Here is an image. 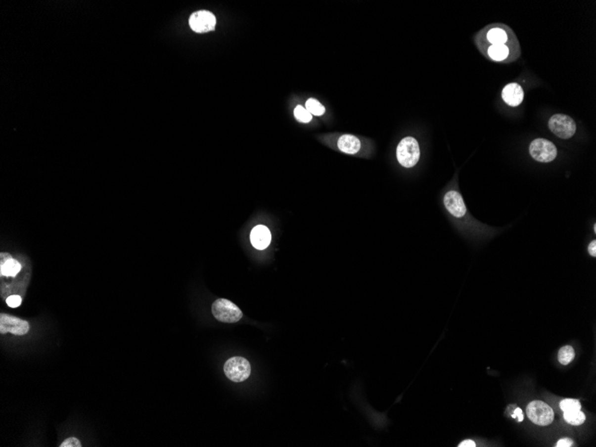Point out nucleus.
Masks as SVG:
<instances>
[{"label":"nucleus","instance_id":"obj_23","mask_svg":"<svg viewBox=\"0 0 596 447\" xmlns=\"http://www.w3.org/2000/svg\"><path fill=\"white\" fill-rule=\"evenodd\" d=\"M572 441L569 438H562L557 443L556 447H569L572 446Z\"/></svg>","mask_w":596,"mask_h":447},{"label":"nucleus","instance_id":"obj_25","mask_svg":"<svg viewBox=\"0 0 596 447\" xmlns=\"http://www.w3.org/2000/svg\"><path fill=\"white\" fill-rule=\"evenodd\" d=\"M588 253H589V254H590V256H593V257H596V240H593V241H592L591 243H590V245H589V247H588Z\"/></svg>","mask_w":596,"mask_h":447},{"label":"nucleus","instance_id":"obj_10","mask_svg":"<svg viewBox=\"0 0 596 447\" xmlns=\"http://www.w3.org/2000/svg\"><path fill=\"white\" fill-rule=\"evenodd\" d=\"M250 240L255 248L258 250H264L268 247L272 241V234L266 226L258 225L251 231Z\"/></svg>","mask_w":596,"mask_h":447},{"label":"nucleus","instance_id":"obj_27","mask_svg":"<svg viewBox=\"0 0 596 447\" xmlns=\"http://www.w3.org/2000/svg\"><path fill=\"white\" fill-rule=\"evenodd\" d=\"M595 231L596 232V225H595Z\"/></svg>","mask_w":596,"mask_h":447},{"label":"nucleus","instance_id":"obj_12","mask_svg":"<svg viewBox=\"0 0 596 447\" xmlns=\"http://www.w3.org/2000/svg\"><path fill=\"white\" fill-rule=\"evenodd\" d=\"M22 265L7 253H1L0 273L5 277H15L21 271Z\"/></svg>","mask_w":596,"mask_h":447},{"label":"nucleus","instance_id":"obj_24","mask_svg":"<svg viewBox=\"0 0 596 447\" xmlns=\"http://www.w3.org/2000/svg\"><path fill=\"white\" fill-rule=\"evenodd\" d=\"M512 418H516V419H517V420H518V421H519V422H521V421H522V420H523V419H524L523 413H522V410H521V409H520V408H517V409H516V410H515L514 413H513V414H512Z\"/></svg>","mask_w":596,"mask_h":447},{"label":"nucleus","instance_id":"obj_1","mask_svg":"<svg viewBox=\"0 0 596 447\" xmlns=\"http://www.w3.org/2000/svg\"><path fill=\"white\" fill-rule=\"evenodd\" d=\"M420 156L419 143L414 137H406L401 140L396 148V157L402 166L412 168L419 162Z\"/></svg>","mask_w":596,"mask_h":447},{"label":"nucleus","instance_id":"obj_13","mask_svg":"<svg viewBox=\"0 0 596 447\" xmlns=\"http://www.w3.org/2000/svg\"><path fill=\"white\" fill-rule=\"evenodd\" d=\"M361 141L359 138L350 134L342 135L337 140V147L339 150L348 155H355L361 149Z\"/></svg>","mask_w":596,"mask_h":447},{"label":"nucleus","instance_id":"obj_18","mask_svg":"<svg viewBox=\"0 0 596 447\" xmlns=\"http://www.w3.org/2000/svg\"><path fill=\"white\" fill-rule=\"evenodd\" d=\"M575 357V351L573 347L570 346L561 347L558 354V359L562 365H568L571 362Z\"/></svg>","mask_w":596,"mask_h":447},{"label":"nucleus","instance_id":"obj_21","mask_svg":"<svg viewBox=\"0 0 596 447\" xmlns=\"http://www.w3.org/2000/svg\"><path fill=\"white\" fill-rule=\"evenodd\" d=\"M5 303L11 308H17L22 305V297L18 295H12L6 298Z\"/></svg>","mask_w":596,"mask_h":447},{"label":"nucleus","instance_id":"obj_19","mask_svg":"<svg viewBox=\"0 0 596 447\" xmlns=\"http://www.w3.org/2000/svg\"><path fill=\"white\" fill-rule=\"evenodd\" d=\"M294 115L296 117L297 121H299L301 123L307 124L310 123L313 119V115L310 114L308 110L305 109V107H303L302 105H297L295 110H294Z\"/></svg>","mask_w":596,"mask_h":447},{"label":"nucleus","instance_id":"obj_5","mask_svg":"<svg viewBox=\"0 0 596 447\" xmlns=\"http://www.w3.org/2000/svg\"><path fill=\"white\" fill-rule=\"evenodd\" d=\"M529 153L537 162L550 163L557 156V148L552 142L546 138H536L529 146Z\"/></svg>","mask_w":596,"mask_h":447},{"label":"nucleus","instance_id":"obj_11","mask_svg":"<svg viewBox=\"0 0 596 447\" xmlns=\"http://www.w3.org/2000/svg\"><path fill=\"white\" fill-rule=\"evenodd\" d=\"M503 99L510 106H518L524 99V91L518 83H509L504 88L502 92Z\"/></svg>","mask_w":596,"mask_h":447},{"label":"nucleus","instance_id":"obj_26","mask_svg":"<svg viewBox=\"0 0 596 447\" xmlns=\"http://www.w3.org/2000/svg\"><path fill=\"white\" fill-rule=\"evenodd\" d=\"M459 447H475L476 444L472 440H465L463 442L460 443L458 446Z\"/></svg>","mask_w":596,"mask_h":447},{"label":"nucleus","instance_id":"obj_15","mask_svg":"<svg viewBox=\"0 0 596 447\" xmlns=\"http://www.w3.org/2000/svg\"><path fill=\"white\" fill-rule=\"evenodd\" d=\"M509 47L506 45H492L488 48V54L492 60L501 62L505 60L509 55Z\"/></svg>","mask_w":596,"mask_h":447},{"label":"nucleus","instance_id":"obj_3","mask_svg":"<svg viewBox=\"0 0 596 447\" xmlns=\"http://www.w3.org/2000/svg\"><path fill=\"white\" fill-rule=\"evenodd\" d=\"M224 373L228 379L234 382H243L249 378L251 366L249 361L243 357H232L225 362Z\"/></svg>","mask_w":596,"mask_h":447},{"label":"nucleus","instance_id":"obj_6","mask_svg":"<svg viewBox=\"0 0 596 447\" xmlns=\"http://www.w3.org/2000/svg\"><path fill=\"white\" fill-rule=\"evenodd\" d=\"M528 417L535 424L547 426L554 419V412L550 406L542 401L531 402L527 406Z\"/></svg>","mask_w":596,"mask_h":447},{"label":"nucleus","instance_id":"obj_14","mask_svg":"<svg viewBox=\"0 0 596 447\" xmlns=\"http://www.w3.org/2000/svg\"><path fill=\"white\" fill-rule=\"evenodd\" d=\"M487 41L490 42L492 45H505L508 41V34L505 30L498 26L492 28L491 30L487 32Z\"/></svg>","mask_w":596,"mask_h":447},{"label":"nucleus","instance_id":"obj_22","mask_svg":"<svg viewBox=\"0 0 596 447\" xmlns=\"http://www.w3.org/2000/svg\"><path fill=\"white\" fill-rule=\"evenodd\" d=\"M60 447H81L82 444L76 438H69L59 446Z\"/></svg>","mask_w":596,"mask_h":447},{"label":"nucleus","instance_id":"obj_17","mask_svg":"<svg viewBox=\"0 0 596 447\" xmlns=\"http://www.w3.org/2000/svg\"><path fill=\"white\" fill-rule=\"evenodd\" d=\"M305 109L308 110L310 114L315 116H321L325 113V107L318 100L309 98L305 103Z\"/></svg>","mask_w":596,"mask_h":447},{"label":"nucleus","instance_id":"obj_8","mask_svg":"<svg viewBox=\"0 0 596 447\" xmlns=\"http://www.w3.org/2000/svg\"><path fill=\"white\" fill-rule=\"evenodd\" d=\"M189 25L194 32L205 33L214 31L216 25V18L209 11L201 10L191 14Z\"/></svg>","mask_w":596,"mask_h":447},{"label":"nucleus","instance_id":"obj_2","mask_svg":"<svg viewBox=\"0 0 596 447\" xmlns=\"http://www.w3.org/2000/svg\"><path fill=\"white\" fill-rule=\"evenodd\" d=\"M212 313L215 319L224 323H236L243 317L241 310L234 303L224 298L213 303Z\"/></svg>","mask_w":596,"mask_h":447},{"label":"nucleus","instance_id":"obj_4","mask_svg":"<svg viewBox=\"0 0 596 447\" xmlns=\"http://www.w3.org/2000/svg\"><path fill=\"white\" fill-rule=\"evenodd\" d=\"M548 127L551 133L562 139L573 137L577 131V125L573 119L562 114L552 115L549 120Z\"/></svg>","mask_w":596,"mask_h":447},{"label":"nucleus","instance_id":"obj_7","mask_svg":"<svg viewBox=\"0 0 596 447\" xmlns=\"http://www.w3.org/2000/svg\"><path fill=\"white\" fill-rule=\"evenodd\" d=\"M29 330L30 324L26 320L6 313L0 314V333L10 332L15 336H23L26 335Z\"/></svg>","mask_w":596,"mask_h":447},{"label":"nucleus","instance_id":"obj_16","mask_svg":"<svg viewBox=\"0 0 596 447\" xmlns=\"http://www.w3.org/2000/svg\"><path fill=\"white\" fill-rule=\"evenodd\" d=\"M563 417H564V420L568 423L575 425V426L583 424L585 422V420H586V416H585V414L580 410L579 411H567V412H564Z\"/></svg>","mask_w":596,"mask_h":447},{"label":"nucleus","instance_id":"obj_9","mask_svg":"<svg viewBox=\"0 0 596 447\" xmlns=\"http://www.w3.org/2000/svg\"><path fill=\"white\" fill-rule=\"evenodd\" d=\"M444 204L447 211L456 218H461L466 215V206L462 196L455 190L447 192L444 197Z\"/></svg>","mask_w":596,"mask_h":447},{"label":"nucleus","instance_id":"obj_20","mask_svg":"<svg viewBox=\"0 0 596 447\" xmlns=\"http://www.w3.org/2000/svg\"><path fill=\"white\" fill-rule=\"evenodd\" d=\"M560 409L563 412L567 411H579L581 409V404L578 400L575 399H565L560 402Z\"/></svg>","mask_w":596,"mask_h":447}]
</instances>
